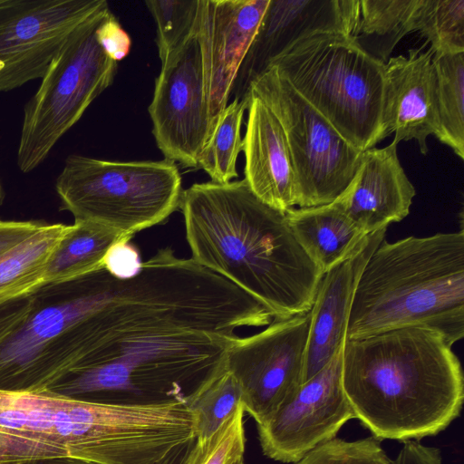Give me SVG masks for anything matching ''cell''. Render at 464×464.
<instances>
[{"label": "cell", "instance_id": "cell-1", "mask_svg": "<svg viewBox=\"0 0 464 464\" xmlns=\"http://www.w3.org/2000/svg\"><path fill=\"white\" fill-rule=\"evenodd\" d=\"M179 208L196 263L264 304L274 320L308 313L324 276L295 237L285 211L246 181L195 183Z\"/></svg>", "mask_w": 464, "mask_h": 464}, {"label": "cell", "instance_id": "cell-2", "mask_svg": "<svg viewBox=\"0 0 464 464\" xmlns=\"http://www.w3.org/2000/svg\"><path fill=\"white\" fill-rule=\"evenodd\" d=\"M192 439L186 401L75 400L48 390L0 391V463L72 456L101 464H155Z\"/></svg>", "mask_w": 464, "mask_h": 464}, {"label": "cell", "instance_id": "cell-3", "mask_svg": "<svg viewBox=\"0 0 464 464\" xmlns=\"http://www.w3.org/2000/svg\"><path fill=\"white\" fill-rule=\"evenodd\" d=\"M452 345L419 326L346 339L342 382L355 419L378 440H418L461 411L464 376Z\"/></svg>", "mask_w": 464, "mask_h": 464}, {"label": "cell", "instance_id": "cell-4", "mask_svg": "<svg viewBox=\"0 0 464 464\" xmlns=\"http://www.w3.org/2000/svg\"><path fill=\"white\" fill-rule=\"evenodd\" d=\"M464 336V232L385 239L360 276L347 339L410 327Z\"/></svg>", "mask_w": 464, "mask_h": 464}, {"label": "cell", "instance_id": "cell-5", "mask_svg": "<svg viewBox=\"0 0 464 464\" xmlns=\"http://www.w3.org/2000/svg\"><path fill=\"white\" fill-rule=\"evenodd\" d=\"M199 331L132 334L108 342L47 390L75 400L145 402L188 395L226 365L236 338Z\"/></svg>", "mask_w": 464, "mask_h": 464}, {"label": "cell", "instance_id": "cell-6", "mask_svg": "<svg viewBox=\"0 0 464 464\" xmlns=\"http://www.w3.org/2000/svg\"><path fill=\"white\" fill-rule=\"evenodd\" d=\"M269 66L357 150L363 152L385 139V63L349 34H313L295 43Z\"/></svg>", "mask_w": 464, "mask_h": 464}, {"label": "cell", "instance_id": "cell-7", "mask_svg": "<svg viewBox=\"0 0 464 464\" xmlns=\"http://www.w3.org/2000/svg\"><path fill=\"white\" fill-rule=\"evenodd\" d=\"M92 273L44 285L26 317L0 342V391L39 392L98 347Z\"/></svg>", "mask_w": 464, "mask_h": 464}, {"label": "cell", "instance_id": "cell-8", "mask_svg": "<svg viewBox=\"0 0 464 464\" xmlns=\"http://www.w3.org/2000/svg\"><path fill=\"white\" fill-rule=\"evenodd\" d=\"M55 189L74 221L90 222L133 237L164 222L179 208L181 176L163 160L115 161L70 155Z\"/></svg>", "mask_w": 464, "mask_h": 464}, {"label": "cell", "instance_id": "cell-9", "mask_svg": "<svg viewBox=\"0 0 464 464\" xmlns=\"http://www.w3.org/2000/svg\"><path fill=\"white\" fill-rule=\"evenodd\" d=\"M109 11L108 7L94 14L74 29L25 104L17 150L22 172L36 169L89 105L112 84L118 63L104 53L96 40V30Z\"/></svg>", "mask_w": 464, "mask_h": 464}, {"label": "cell", "instance_id": "cell-10", "mask_svg": "<svg viewBox=\"0 0 464 464\" xmlns=\"http://www.w3.org/2000/svg\"><path fill=\"white\" fill-rule=\"evenodd\" d=\"M278 119L287 140L295 179V205L334 202L353 181L362 152L349 144L305 99L271 66L250 84Z\"/></svg>", "mask_w": 464, "mask_h": 464}, {"label": "cell", "instance_id": "cell-11", "mask_svg": "<svg viewBox=\"0 0 464 464\" xmlns=\"http://www.w3.org/2000/svg\"><path fill=\"white\" fill-rule=\"evenodd\" d=\"M310 319L308 312L273 321L258 334L232 341L226 368L241 388L245 413L256 424L289 401L301 385Z\"/></svg>", "mask_w": 464, "mask_h": 464}, {"label": "cell", "instance_id": "cell-12", "mask_svg": "<svg viewBox=\"0 0 464 464\" xmlns=\"http://www.w3.org/2000/svg\"><path fill=\"white\" fill-rule=\"evenodd\" d=\"M105 0H0V92L41 79L69 35Z\"/></svg>", "mask_w": 464, "mask_h": 464}, {"label": "cell", "instance_id": "cell-13", "mask_svg": "<svg viewBox=\"0 0 464 464\" xmlns=\"http://www.w3.org/2000/svg\"><path fill=\"white\" fill-rule=\"evenodd\" d=\"M148 111L165 160L198 167L209 129L197 25L188 41L161 63Z\"/></svg>", "mask_w": 464, "mask_h": 464}, {"label": "cell", "instance_id": "cell-14", "mask_svg": "<svg viewBox=\"0 0 464 464\" xmlns=\"http://www.w3.org/2000/svg\"><path fill=\"white\" fill-rule=\"evenodd\" d=\"M344 348V347H343ZM343 348L267 420L256 424L264 455L295 463L334 438L354 419L342 382Z\"/></svg>", "mask_w": 464, "mask_h": 464}, {"label": "cell", "instance_id": "cell-15", "mask_svg": "<svg viewBox=\"0 0 464 464\" xmlns=\"http://www.w3.org/2000/svg\"><path fill=\"white\" fill-rule=\"evenodd\" d=\"M268 3L269 0H199L197 35L201 50L209 139L230 101L235 77Z\"/></svg>", "mask_w": 464, "mask_h": 464}, {"label": "cell", "instance_id": "cell-16", "mask_svg": "<svg viewBox=\"0 0 464 464\" xmlns=\"http://www.w3.org/2000/svg\"><path fill=\"white\" fill-rule=\"evenodd\" d=\"M358 5L359 0H269L235 77L230 101L248 100L252 82L300 39L320 32L350 34Z\"/></svg>", "mask_w": 464, "mask_h": 464}, {"label": "cell", "instance_id": "cell-17", "mask_svg": "<svg viewBox=\"0 0 464 464\" xmlns=\"http://www.w3.org/2000/svg\"><path fill=\"white\" fill-rule=\"evenodd\" d=\"M408 50L385 63L382 120L385 138L396 142L415 140L428 153L427 138L438 130L435 75L430 48Z\"/></svg>", "mask_w": 464, "mask_h": 464}, {"label": "cell", "instance_id": "cell-18", "mask_svg": "<svg viewBox=\"0 0 464 464\" xmlns=\"http://www.w3.org/2000/svg\"><path fill=\"white\" fill-rule=\"evenodd\" d=\"M386 229L369 234L353 256L324 275L309 311L302 383L319 372L344 347L360 276L372 252L385 239Z\"/></svg>", "mask_w": 464, "mask_h": 464}, {"label": "cell", "instance_id": "cell-19", "mask_svg": "<svg viewBox=\"0 0 464 464\" xmlns=\"http://www.w3.org/2000/svg\"><path fill=\"white\" fill-rule=\"evenodd\" d=\"M398 142L362 152L356 174L334 203L369 235L410 212L416 190L398 157Z\"/></svg>", "mask_w": 464, "mask_h": 464}, {"label": "cell", "instance_id": "cell-20", "mask_svg": "<svg viewBox=\"0 0 464 464\" xmlns=\"http://www.w3.org/2000/svg\"><path fill=\"white\" fill-rule=\"evenodd\" d=\"M246 111L244 179L259 199L285 212L295 206V179L285 131L256 96H248Z\"/></svg>", "mask_w": 464, "mask_h": 464}, {"label": "cell", "instance_id": "cell-21", "mask_svg": "<svg viewBox=\"0 0 464 464\" xmlns=\"http://www.w3.org/2000/svg\"><path fill=\"white\" fill-rule=\"evenodd\" d=\"M285 214L295 237L323 275L353 256L368 236L334 202Z\"/></svg>", "mask_w": 464, "mask_h": 464}, {"label": "cell", "instance_id": "cell-22", "mask_svg": "<svg viewBox=\"0 0 464 464\" xmlns=\"http://www.w3.org/2000/svg\"><path fill=\"white\" fill-rule=\"evenodd\" d=\"M70 226L44 224L0 255V306L31 296L47 284L49 261Z\"/></svg>", "mask_w": 464, "mask_h": 464}, {"label": "cell", "instance_id": "cell-23", "mask_svg": "<svg viewBox=\"0 0 464 464\" xmlns=\"http://www.w3.org/2000/svg\"><path fill=\"white\" fill-rule=\"evenodd\" d=\"M420 0H359L351 34L369 54L386 63L397 44L415 32Z\"/></svg>", "mask_w": 464, "mask_h": 464}, {"label": "cell", "instance_id": "cell-24", "mask_svg": "<svg viewBox=\"0 0 464 464\" xmlns=\"http://www.w3.org/2000/svg\"><path fill=\"white\" fill-rule=\"evenodd\" d=\"M131 238L100 225L74 221L49 261L46 285L72 281L104 267L109 248Z\"/></svg>", "mask_w": 464, "mask_h": 464}, {"label": "cell", "instance_id": "cell-25", "mask_svg": "<svg viewBox=\"0 0 464 464\" xmlns=\"http://www.w3.org/2000/svg\"><path fill=\"white\" fill-rule=\"evenodd\" d=\"M437 139L464 159V53L433 55Z\"/></svg>", "mask_w": 464, "mask_h": 464}, {"label": "cell", "instance_id": "cell-26", "mask_svg": "<svg viewBox=\"0 0 464 464\" xmlns=\"http://www.w3.org/2000/svg\"><path fill=\"white\" fill-rule=\"evenodd\" d=\"M196 440L210 438L242 403V391L226 365L186 396Z\"/></svg>", "mask_w": 464, "mask_h": 464}, {"label": "cell", "instance_id": "cell-27", "mask_svg": "<svg viewBox=\"0 0 464 464\" xmlns=\"http://www.w3.org/2000/svg\"><path fill=\"white\" fill-rule=\"evenodd\" d=\"M248 100H231L218 117L211 137L198 160L212 182L225 184L238 177L237 161L243 151L241 126Z\"/></svg>", "mask_w": 464, "mask_h": 464}, {"label": "cell", "instance_id": "cell-28", "mask_svg": "<svg viewBox=\"0 0 464 464\" xmlns=\"http://www.w3.org/2000/svg\"><path fill=\"white\" fill-rule=\"evenodd\" d=\"M415 32L433 55L464 53V0H420Z\"/></svg>", "mask_w": 464, "mask_h": 464}, {"label": "cell", "instance_id": "cell-29", "mask_svg": "<svg viewBox=\"0 0 464 464\" xmlns=\"http://www.w3.org/2000/svg\"><path fill=\"white\" fill-rule=\"evenodd\" d=\"M156 24V44L161 63L195 31L199 0H146Z\"/></svg>", "mask_w": 464, "mask_h": 464}, {"label": "cell", "instance_id": "cell-30", "mask_svg": "<svg viewBox=\"0 0 464 464\" xmlns=\"http://www.w3.org/2000/svg\"><path fill=\"white\" fill-rule=\"evenodd\" d=\"M244 416L241 403L210 438L195 440L184 464H236L244 459Z\"/></svg>", "mask_w": 464, "mask_h": 464}, {"label": "cell", "instance_id": "cell-31", "mask_svg": "<svg viewBox=\"0 0 464 464\" xmlns=\"http://www.w3.org/2000/svg\"><path fill=\"white\" fill-rule=\"evenodd\" d=\"M293 464H389L368 447L335 438L317 447Z\"/></svg>", "mask_w": 464, "mask_h": 464}, {"label": "cell", "instance_id": "cell-32", "mask_svg": "<svg viewBox=\"0 0 464 464\" xmlns=\"http://www.w3.org/2000/svg\"><path fill=\"white\" fill-rule=\"evenodd\" d=\"M96 40L104 53L116 63L130 51L131 39L111 10L96 30Z\"/></svg>", "mask_w": 464, "mask_h": 464}, {"label": "cell", "instance_id": "cell-33", "mask_svg": "<svg viewBox=\"0 0 464 464\" xmlns=\"http://www.w3.org/2000/svg\"><path fill=\"white\" fill-rule=\"evenodd\" d=\"M141 265L139 250L130 243V239H123L112 245L103 260L104 268L119 278L136 276Z\"/></svg>", "mask_w": 464, "mask_h": 464}, {"label": "cell", "instance_id": "cell-34", "mask_svg": "<svg viewBox=\"0 0 464 464\" xmlns=\"http://www.w3.org/2000/svg\"><path fill=\"white\" fill-rule=\"evenodd\" d=\"M392 464H442L440 450L415 440L405 441Z\"/></svg>", "mask_w": 464, "mask_h": 464}, {"label": "cell", "instance_id": "cell-35", "mask_svg": "<svg viewBox=\"0 0 464 464\" xmlns=\"http://www.w3.org/2000/svg\"><path fill=\"white\" fill-rule=\"evenodd\" d=\"M42 226L43 223L36 221L0 219V255L34 234Z\"/></svg>", "mask_w": 464, "mask_h": 464}, {"label": "cell", "instance_id": "cell-36", "mask_svg": "<svg viewBox=\"0 0 464 464\" xmlns=\"http://www.w3.org/2000/svg\"><path fill=\"white\" fill-rule=\"evenodd\" d=\"M31 304L32 295L0 306V342L26 317Z\"/></svg>", "mask_w": 464, "mask_h": 464}, {"label": "cell", "instance_id": "cell-37", "mask_svg": "<svg viewBox=\"0 0 464 464\" xmlns=\"http://www.w3.org/2000/svg\"><path fill=\"white\" fill-rule=\"evenodd\" d=\"M14 464H101L86 459L72 456L49 457L19 461Z\"/></svg>", "mask_w": 464, "mask_h": 464}, {"label": "cell", "instance_id": "cell-38", "mask_svg": "<svg viewBox=\"0 0 464 464\" xmlns=\"http://www.w3.org/2000/svg\"><path fill=\"white\" fill-rule=\"evenodd\" d=\"M194 441L191 440L175 447L155 464H184Z\"/></svg>", "mask_w": 464, "mask_h": 464}, {"label": "cell", "instance_id": "cell-39", "mask_svg": "<svg viewBox=\"0 0 464 464\" xmlns=\"http://www.w3.org/2000/svg\"><path fill=\"white\" fill-rule=\"evenodd\" d=\"M236 464H246L244 459L237 461Z\"/></svg>", "mask_w": 464, "mask_h": 464}, {"label": "cell", "instance_id": "cell-40", "mask_svg": "<svg viewBox=\"0 0 464 464\" xmlns=\"http://www.w3.org/2000/svg\"><path fill=\"white\" fill-rule=\"evenodd\" d=\"M1 198H2V187H1V183H0V201H1Z\"/></svg>", "mask_w": 464, "mask_h": 464}, {"label": "cell", "instance_id": "cell-41", "mask_svg": "<svg viewBox=\"0 0 464 464\" xmlns=\"http://www.w3.org/2000/svg\"><path fill=\"white\" fill-rule=\"evenodd\" d=\"M0 464H6V463H0Z\"/></svg>", "mask_w": 464, "mask_h": 464}]
</instances>
